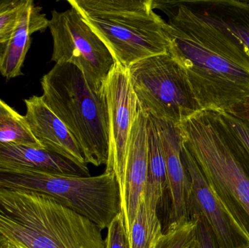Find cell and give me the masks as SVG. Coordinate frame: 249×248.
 <instances>
[{
	"mask_svg": "<svg viewBox=\"0 0 249 248\" xmlns=\"http://www.w3.org/2000/svg\"><path fill=\"white\" fill-rule=\"evenodd\" d=\"M48 28L53 42L51 61L78 68L95 93L104 84L116 61L106 45L76 9L51 12Z\"/></svg>",
	"mask_w": 249,
	"mask_h": 248,
	"instance_id": "cell-7",
	"label": "cell"
},
{
	"mask_svg": "<svg viewBox=\"0 0 249 248\" xmlns=\"http://www.w3.org/2000/svg\"><path fill=\"white\" fill-rule=\"evenodd\" d=\"M154 119L159 132L166 163L171 201L169 224H177L190 219L191 185L181 157L182 135L179 125L155 118Z\"/></svg>",
	"mask_w": 249,
	"mask_h": 248,
	"instance_id": "cell-11",
	"label": "cell"
},
{
	"mask_svg": "<svg viewBox=\"0 0 249 248\" xmlns=\"http://www.w3.org/2000/svg\"><path fill=\"white\" fill-rule=\"evenodd\" d=\"M7 241H8V239L0 232V248H2L3 246H4Z\"/></svg>",
	"mask_w": 249,
	"mask_h": 248,
	"instance_id": "cell-26",
	"label": "cell"
},
{
	"mask_svg": "<svg viewBox=\"0 0 249 248\" xmlns=\"http://www.w3.org/2000/svg\"><path fill=\"white\" fill-rule=\"evenodd\" d=\"M178 125L212 191L249 239L248 149L219 111H200Z\"/></svg>",
	"mask_w": 249,
	"mask_h": 248,
	"instance_id": "cell-2",
	"label": "cell"
},
{
	"mask_svg": "<svg viewBox=\"0 0 249 248\" xmlns=\"http://www.w3.org/2000/svg\"><path fill=\"white\" fill-rule=\"evenodd\" d=\"M198 16L218 27L228 29L249 52V0H184Z\"/></svg>",
	"mask_w": 249,
	"mask_h": 248,
	"instance_id": "cell-15",
	"label": "cell"
},
{
	"mask_svg": "<svg viewBox=\"0 0 249 248\" xmlns=\"http://www.w3.org/2000/svg\"><path fill=\"white\" fill-rule=\"evenodd\" d=\"M0 142L42 149L34 136L25 116L0 99Z\"/></svg>",
	"mask_w": 249,
	"mask_h": 248,
	"instance_id": "cell-17",
	"label": "cell"
},
{
	"mask_svg": "<svg viewBox=\"0 0 249 248\" xmlns=\"http://www.w3.org/2000/svg\"><path fill=\"white\" fill-rule=\"evenodd\" d=\"M219 112L249 151V120L237 117L224 111Z\"/></svg>",
	"mask_w": 249,
	"mask_h": 248,
	"instance_id": "cell-23",
	"label": "cell"
},
{
	"mask_svg": "<svg viewBox=\"0 0 249 248\" xmlns=\"http://www.w3.org/2000/svg\"><path fill=\"white\" fill-rule=\"evenodd\" d=\"M27 0H11L0 9V45L9 40L14 32Z\"/></svg>",
	"mask_w": 249,
	"mask_h": 248,
	"instance_id": "cell-20",
	"label": "cell"
},
{
	"mask_svg": "<svg viewBox=\"0 0 249 248\" xmlns=\"http://www.w3.org/2000/svg\"><path fill=\"white\" fill-rule=\"evenodd\" d=\"M196 223L193 218L169 224L159 248H187L196 240Z\"/></svg>",
	"mask_w": 249,
	"mask_h": 248,
	"instance_id": "cell-19",
	"label": "cell"
},
{
	"mask_svg": "<svg viewBox=\"0 0 249 248\" xmlns=\"http://www.w3.org/2000/svg\"><path fill=\"white\" fill-rule=\"evenodd\" d=\"M49 19L32 0H27L13 34L0 48V74L7 80L23 75L21 69L30 48L31 36L48 28Z\"/></svg>",
	"mask_w": 249,
	"mask_h": 248,
	"instance_id": "cell-13",
	"label": "cell"
},
{
	"mask_svg": "<svg viewBox=\"0 0 249 248\" xmlns=\"http://www.w3.org/2000/svg\"><path fill=\"white\" fill-rule=\"evenodd\" d=\"M42 98L80 146L87 164L106 165L109 158L107 106L72 64H55L40 80Z\"/></svg>",
	"mask_w": 249,
	"mask_h": 248,
	"instance_id": "cell-5",
	"label": "cell"
},
{
	"mask_svg": "<svg viewBox=\"0 0 249 248\" xmlns=\"http://www.w3.org/2000/svg\"><path fill=\"white\" fill-rule=\"evenodd\" d=\"M0 165L53 174L90 176L89 169L51 151L7 143L0 142Z\"/></svg>",
	"mask_w": 249,
	"mask_h": 248,
	"instance_id": "cell-14",
	"label": "cell"
},
{
	"mask_svg": "<svg viewBox=\"0 0 249 248\" xmlns=\"http://www.w3.org/2000/svg\"><path fill=\"white\" fill-rule=\"evenodd\" d=\"M1 248H26L24 246H21V245L18 244V243H15V242L12 241V240H8V241Z\"/></svg>",
	"mask_w": 249,
	"mask_h": 248,
	"instance_id": "cell-25",
	"label": "cell"
},
{
	"mask_svg": "<svg viewBox=\"0 0 249 248\" xmlns=\"http://www.w3.org/2000/svg\"><path fill=\"white\" fill-rule=\"evenodd\" d=\"M190 218L196 221V237L198 248H221L209 224L200 214H193Z\"/></svg>",
	"mask_w": 249,
	"mask_h": 248,
	"instance_id": "cell-22",
	"label": "cell"
},
{
	"mask_svg": "<svg viewBox=\"0 0 249 248\" xmlns=\"http://www.w3.org/2000/svg\"><path fill=\"white\" fill-rule=\"evenodd\" d=\"M224 112H227L241 119L249 120V96Z\"/></svg>",
	"mask_w": 249,
	"mask_h": 248,
	"instance_id": "cell-24",
	"label": "cell"
},
{
	"mask_svg": "<svg viewBox=\"0 0 249 248\" xmlns=\"http://www.w3.org/2000/svg\"><path fill=\"white\" fill-rule=\"evenodd\" d=\"M100 38L117 64L128 68L169 48L167 22L153 0H68Z\"/></svg>",
	"mask_w": 249,
	"mask_h": 248,
	"instance_id": "cell-4",
	"label": "cell"
},
{
	"mask_svg": "<svg viewBox=\"0 0 249 248\" xmlns=\"http://www.w3.org/2000/svg\"><path fill=\"white\" fill-rule=\"evenodd\" d=\"M183 163L191 185L190 218L201 215L216 236L221 248H249V239L212 191L198 165L184 144Z\"/></svg>",
	"mask_w": 249,
	"mask_h": 248,
	"instance_id": "cell-9",
	"label": "cell"
},
{
	"mask_svg": "<svg viewBox=\"0 0 249 248\" xmlns=\"http://www.w3.org/2000/svg\"><path fill=\"white\" fill-rule=\"evenodd\" d=\"M141 109L178 125L203 110L182 67L168 52L149 57L128 68Z\"/></svg>",
	"mask_w": 249,
	"mask_h": 248,
	"instance_id": "cell-6",
	"label": "cell"
},
{
	"mask_svg": "<svg viewBox=\"0 0 249 248\" xmlns=\"http://www.w3.org/2000/svg\"><path fill=\"white\" fill-rule=\"evenodd\" d=\"M187 248H198V246H197V241H196V240H195V241L193 242V243H192L191 246H189V247Z\"/></svg>",
	"mask_w": 249,
	"mask_h": 248,
	"instance_id": "cell-28",
	"label": "cell"
},
{
	"mask_svg": "<svg viewBox=\"0 0 249 248\" xmlns=\"http://www.w3.org/2000/svg\"><path fill=\"white\" fill-rule=\"evenodd\" d=\"M147 126L148 115L139 106L130 133L124 189L121 198V212L128 242L139 205L144 198L147 180Z\"/></svg>",
	"mask_w": 249,
	"mask_h": 248,
	"instance_id": "cell-10",
	"label": "cell"
},
{
	"mask_svg": "<svg viewBox=\"0 0 249 248\" xmlns=\"http://www.w3.org/2000/svg\"><path fill=\"white\" fill-rule=\"evenodd\" d=\"M25 117L31 131L42 148L89 169L84 154L75 138L62 121L48 107L42 96L24 100Z\"/></svg>",
	"mask_w": 249,
	"mask_h": 248,
	"instance_id": "cell-12",
	"label": "cell"
},
{
	"mask_svg": "<svg viewBox=\"0 0 249 248\" xmlns=\"http://www.w3.org/2000/svg\"><path fill=\"white\" fill-rule=\"evenodd\" d=\"M107 230L105 248H129L122 212L114 218Z\"/></svg>",
	"mask_w": 249,
	"mask_h": 248,
	"instance_id": "cell-21",
	"label": "cell"
},
{
	"mask_svg": "<svg viewBox=\"0 0 249 248\" xmlns=\"http://www.w3.org/2000/svg\"><path fill=\"white\" fill-rule=\"evenodd\" d=\"M148 170L144 192L145 204L152 212H158L164 194L168 190L166 163L155 119L148 115Z\"/></svg>",
	"mask_w": 249,
	"mask_h": 248,
	"instance_id": "cell-16",
	"label": "cell"
},
{
	"mask_svg": "<svg viewBox=\"0 0 249 248\" xmlns=\"http://www.w3.org/2000/svg\"><path fill=\"white\" fill-rule=\"evenodd\" d=\"M163 237L158 213L148 209L143 199L132 227L129 248H159Z\"/></svg>",
	"mask_w": 249,
	"mask_h": 248,
	"instance_id": "cell-18",
	"label": "cell"
},
{
	"mask_svg": "<svg viewBox=\"0 0 249 248\" xmlns=\"http://www.w3.org/2000/svg\"><path fill=\"white\" fill-rule=\"evenodd\" d=\"M102 231L49 195L0 189V232L26 248H105Z\"/></svg>",
	"mask_w": 249,
	"mask_h": 248,
	"instance_id": "cell-3",
	"label": "cell"
},
{
	"mask_svg": "<svg viewBox=\"0 0 249 248\" xmlns=\"http://www.w3.org/2000/svg\"><path fill=\"white\" fill-rule=\"evenodd\" d=\"M167 16L168 53L182 67L203 110L226 111L249 96V52L228 29L184 0H153Z\"/></svg>",
	"mask_w": 249,
	"mask_h": 248,
	"instance_id": "cell-1",
	"label": "cell"
},
{
	"mask_svg": "<svg viewBox=\"0 0 249 248\" xmlns=\"http://www.w3.org/2000/svg\"><path fill=\"white\" fill-rule=\"evenodd\" d=\"M11 0H0V9L2 8L4 6L7 5Z\"/></svg>",
	"mask_w": 249,
	"mask_h": 248,
	"instance_id": "cell-27",
	"label": "cell"
},
{
	"mask_svg": "<svg viewBox=\"0 0 249 248\" xmlns=\"http://www.w3.org/2000/svg\"><path fill=\"white\" fill-rule=\"evenodd\" d=\"M103 91L107 106L109 144L105 172L115 175L121 198L130 133L139 109L128 68L116 63L105 81Z\"/></svg>",
	"mask_w": 249,
	"mask_h": 248,
	"instance_id": "cell-8",
	"label": "cell"
}]
</instances>
